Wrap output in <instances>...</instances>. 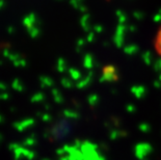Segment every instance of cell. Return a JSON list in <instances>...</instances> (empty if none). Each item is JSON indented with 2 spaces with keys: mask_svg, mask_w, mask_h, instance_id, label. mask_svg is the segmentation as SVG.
Returning <instances> with one entry per match:
<instances>
[{
  "mask_svg": "<svg viewBox=\"0 0 161 160\" xmlns=\"http://www.w3.org/2000/svg\"><path fill=\"white\" fill-rule=\"evenodd\" d=\"M154 48H155V52L157 53V55L161 58V26L159 27V29L156 32V35H155Z\"/></svg>",
  "mask_w": 161,
  "mask_h": 160,
  "instance_id": "6da1fadb",
  "label": "cell"
}]
</instances>
